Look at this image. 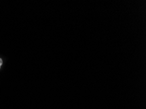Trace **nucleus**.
I'll return each instance as SVG.
<instances>
[{"label":"nucleus","instance_id":"f257e3e1","mask_svg":"<svg viewBox=\"0 0 146 109\" xmlns=\"http://www.w3.org/2000/svg\"><path fill=\"white\" fill-rule=\"evenodd\" d=\"M2 65H3V60L1 58H0V69H1Z\"/></svg>","mask_w":146,"mask_h":109}]
</instances>
